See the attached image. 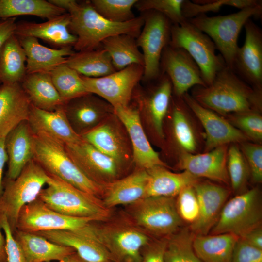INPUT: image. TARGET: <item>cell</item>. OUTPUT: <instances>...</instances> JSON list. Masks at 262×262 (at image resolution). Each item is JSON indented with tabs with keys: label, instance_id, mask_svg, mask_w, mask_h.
Segmentation results:
<instances>
[{
	"label": "cell",
	"instance_id": "obj_24",
	"mask_svg": "<svg viewBox=\"0 0 262 262\" xmlns=\"http://www.w3.org/2000/svg\"><path fill=\"white\" fill-rule=\"evenodd\" d=\"M31 105L20 83L0 85V137L27 120Z\"/></svg>",
	"mask_w": 262,
	"mask_h": 262
},
{
	"label": "cell",
	"instance_id": "obj_15",
	"mask_svg": "<svg viewBox=\"0 0 262 262\" xmlns=\"http://www.w3.org/2000/svg\"><path fill=\"white\" fill-rule=\"evenodd\" d=\"M244 27L245 40L236 53L232 69L253 89L262 94V31L251 19Z\"/></svg>",
	"mask_w": 262,
	"mask_h": 262
},
{
	"label": "cell",
	"instance_id": "obj_10",
	"mask_svg": "<svg viewBox=\"0 0 262 262\" xmlns=\"http://www.w3.org/2000/svg\"><path fill=\"white\" fill-rule=\"evenodd\" d=\"M144 24L136 40L144 61V79L156 80L161 75L160 61L164 49L169 45L171 22L164 15L149 11L143 17Z\"/></svg>",
	"mask_w": 262,
	"mask_h": 262
},
{
	"label": "cell",
	"instance_id": "obj_40",
	"mask_svg": "<svg viewBox=\"0 0 262 262\" xmlns=\"http://www.w3.org/2000/svg\"><path fill=\"white\" fill-rule=\"evenodd\" d=\"M50 74L53 83L65 103L90 93L81 75L66 63L56 67Z\"/></svg>",
	"mask_w": 262,
	"mask_h": 262
},
{
	"label": "cell",
	"instance_id": "obj_6",
	"mask_svg": "<svg viewBox=\"0 0 262 262\" xmlns=\"http://www.w3.org/2000/svg\"><path fill=\"white\" fill-rule=\"evenodd\" d=\"M48 174L33 159L14 180L7 179L0 196V214L5 215L13 233L24 206L36 199L47 184Z\"/></svg>",
	"mask_w": 262,
	"mask_h": 262
},
{
	"label": "cell",
	"instance_id": "obj_13",
	"mask_svg": "<svg viewBox=\"0 0 262 262\" xmlns=\"http://www.w3.org/2000/svg\"><path fill=\"white\" fill-rule=\"evenodd\" d=\"M134 204L133 216L135 223L152 234L171 235L178 231L182 223L174 197L149 196Z\"/></svg>",
	"mask_w": 262,
	"mask_h": 262
},
{
	"label": "cell",
	"instance_id": "obj_51",
	"mask_svg": "<svg viewBox=\"0 0 262 262\" xmlns=\"http://www.w3.org/2000/svg\"><path fill=\"white\" fill-rule=\"evenodd\" d=\"M167 239L156 242L147 247L142 257L141 262H164V252Z\"/></svg>",
	"mask_w": 262,
	"mask_h": 262
},
{
	"label": "cell",
	"instance_id": "obj_56",
	"mask_svg": "<svg viewBox=\"0 0 262 262\" xmlns=\"http://www.w3.org/2000/svg\"><path fill=\"white\" fill-rule=\"evenodd\" d=\"M0 262H7V257L5 250V239L2 234L1 228L0 226Z\"/></svg>",
	"mask_w": 262,
	"mask_h": 262
},
{
	"label": "cell",
	"instance_id": "obj_16",
	"mask_svg": "<svg viewBox=\"0 0 262 262\" xmlns=\"http://www.w3.org/2000/svg\"><path fill=\"white\" fill-rule=\"evenodd\" d=\"M161 74L169 78L175 96L182 97L195 86H206L201 70L184 49L167 45L163 50L160 61Z\"/></svg>",
	"mask_w": 262,
	"mask_h": 262
},
{
	"label": "cell",
	"instance_id": "obj_48",
	"mask_svg": "<svg viewBox=\"0 0 262 262\" xmlns=\"http://www.w3.org/2000/svg\"><path fill=\"white\" fill-rule=\"evenodd\" d=\"M241 149L253 181L261 183L262 181V147L258 144L245 142L241 143Z\"/></svg>",
	"mask_w": 262,
	"mask_h": 262
},
{
	"label": "cell",
	"instance_id": "obj_36",
	"mask_svg": "<svg viewBox=\"0 0 262 262\" xmlns=\"http://www.w3.org/2000/svg\"><path fill=\"white\" fill-rule=\"evenodd\" d=\"M66 64L80 75L90 78L104 77L116 71L103 48L75 52L67 58Z\"/></svg>",
	"mask_w": 262,
	"mask_h": 262
},
{
	"label": "cell",
	"instance_id": "obj_35",
	"mask_svg": "<svg viewBox=\"0 0 262 262\" xmlns=\"http://www.w3.org/2000/svg\"><path fill=\"white\" fill-rule=\"evenodd\" d=\"M26 55L17 37H10L0 49V82L21 83L26 75Z\"/></svg>",
	"mask_w": 262,
	"mask_h": 262
},
{
	"label": "cell",
	"instance_id": "obj_3",
	"mask_svg": "<svg viewBox=\"0 0 262 262\" xmlns=\"http://www.w3.org/2000/svg\"><path fill=\"white\" fill-rule=\"evenodd\" d=\"M47 187L38 198L48 207L61 214L103 221L110 215L109 209L95 195L80 190L58 178L48 174Z\"/></svg>",
	"mask_w": 262,
	"mask_h": 262
},
{
	"label": "cell",
	"instance_id": "obj_11",
	"mask_svg": "<svg viewBox=\"0 0 262 262\" xmlns=\"http://www.w3.org/2000/svg\"><path fill=\"white\" fill-rule=\"evenodd\" d=\"M144 66L132 64L107 76L81 77L89 93L110 104L114 109L129 105L133 91L144 75Z\"/></svg>",
	"mask_w": 262,
	"mask_h": 262
},
{
	"label": "cell",
	"instance_id": "obj_25",
	"mask_svg": "<svg viewBox=\"0 0 262 262\" xmlns=\"http://www.w3.org/2000/svg\"><path fill=\"white\" fill-rule=\"evenodd\" d=\"M26 55V72L50 73L75 52L72 47L52 49L32 37H17Z\"/></svg>",
	"mask_w": 262,
	"mask_h": 262
},
{
	"label": "cell",
	"instance_id": "obj_42",
	"mask_svg": "<svg viewBox=\"0 0 262 262\" xmlns=\"http://www.w3.org/2000/svg\"><path fill=\"white\" fill-rule=\"evenodd\" d=\"M262 4L258 0H184L182 14L185 19H190L209 12H217L223 6H229L242 9Z\"/></svg>",
	"mask_w": 262,
	"mask_h": 262
},
{
	"label": "cell",
	"instance_id": "obj_18",
	"mask_svg": "<svg viewBox=\"0 0 262 262\" xmlns=\"http://www.w3.org/2000/svg\"><path fill=\"white\" fill-rule=\"evenodd\" d=\"M64 108L71 128L80 136L115 113L110 104L91 93L69 100L65 103Z\"/></svg>",
	"mask_w": 262,
	"mask_h": 262
},
{
	"label": "cell",
	"instance_id": "obj_57",
	"mask_svg": "<svg viewBox=\"0 0 262 262\" xmlns=\"http://www.w3.org/2000/svg\"><path fill=\"white\" fill-rule=\"evenodd\" d=\"M59 262H87L81 258L77 253L74 252L66 256Z\"/></svg>",
	"mask_w": 262,
	"mask_h": 262
},
{
	"label": "cell",
	"instance_id": "obj_27",
	"mask_svg": "<svg viewBox=\"0 0 262 262\" xmlns=\"http://www.w3.org/2000/svg\"><path fill=\"white\" fill-rule=\"evenodd\" d=\"M148 175L140 169L105 186L103 202L108 208L122 204H134L145 198Z\"/></svg>",
	"mask_w": 262,
	"mask_h": 262
},
{
	"label": "cell",
	"instance_id": "obj_43",
	"mask_svg": "<svg viewBox=\"0 0 262 262\" xmlns=\"http://www.w3.org/2000/svg\"><path fill=\"white\" fill-rule=\"evenodd\" d=\"M137 0H92L95 10L107 20L115 22H125L135 18L132 8Z\"/></svg>",
	"mask_w": 262,
	"mask_h": 262
},
{
	"label": "cell",
	"instance_id": "obj_34",
	"mask_svg": "<svg viewBox=\"0 0 262 262\" xmlns=\"http://www.w3.org/2000/svg\"><path fill=\"white\" fill-rule=\"evenodd\" d=\"M158 82L144 98L142 105L150 119L156 133L164 137L163 122L172 99V85L168 77L161 74Z\"/></svg>",
	"mask_w": 262,
	"mask_h": 262
},
{
	"label": "cell",
	"instance_id": "obj_14",
	"mask_svg": "<svg viewBox=\"0 0 262 262\" xmlns=\"http://www.w3.org/2000/svg\"><path fill=\"white\" fill-rule=\"evenodd\" d=\"M65 147L74 163L93 182L105 186L119 179L122 164L82 139L65 145Z\"/></svg>",
	"mask_w": 262,
	"mask_h": 262
},
{
	"label": "cell",
	"instance_id": "obj_5",
	"mask_svg": "<svg viewBox=\"0 0 262 262\" xmlns=\"http://www.w3.org/2000/svg\"><path fill=\"white\" fill-rule=\"evenodd\" d=\"M262 14V4L244 8L225 16H209L201 14L186 20L213 40L226 66L232 69L239 48L238 38L241 29L250 17L260 18Z\"/></svg>",
	"mask_w": 262,
	"mask_h": 262
},
{
	"label": "cell",
	"instance_id": "obj_52",
	"mask_svg": "<svg viewBox=\"0 0 262 262\" xmlns=\"http://www.w3.org/2000/svg\"><path fill=\"white\" fill-rule=\"evenodd\" d=\"M16 17L0 19V49L4 42L15 33Z\"/></svg>",
	"mask_w": 262,
	"mask_h": 262
},
{
	"label": "cell",
	"instance_id": "obj_8",
	"mask_svg": "<svg viewBox=\"0 0 262 262\" xmlns=\"http://www.w3.org/2000/svg\"><path fill=\"white\" fill-rule=\"evenodd\" d=\"M261 194L257 188L241 193L226 202L211 234L230 233L239 238L261 226Z\"/></svg>",
	"mask_w": 262,
	"mask_h": 262
},
{
	"label": "cell",
	"instance_id": "obj_9",
	"mask_svg": "<svg viewBox=\"0 0 262 262\" xmlns=\"http://www.w3.org/2000/svg\"><path fill=\"white\" fill-rule=\"evenodd\" d=\"M92 222L94 221L89 218L72 217L59 213L37 198L21 209L16 230L31 233L66 230L87 236Z\"/></svg>",
	"mask_w": 262,
	"mask_h": 262
},
{
	"label": "cell",
	"instance_id": "obj_30",
	"mask_svg": "<svg viewBox=\"0 0 262 262\" xmlns=\"http://www.w3.org/2000/svg\"><path fill=\"white\" fill-rule=\"evenodd\" d=\"M14 235L27 262L60 261L75 252L70 247L54 243L34 233L16 230Z\"/></svg>",
	"mask_w": 262,
	"mask_h": 262
},
{
	"label": "cell",
	"instance_id": "obj_26",
	"mask_svg": "<svg viewBox=\"0 0 262 262\" xmlns=\"http://www.w3.org/2000/svg\"><path fill=\"white\" fill-rule=\"evenodd\" d=\"M33 136L27 121L20 123L6 136L8 156L7 179L14 180L33 159Z\"/></svg>",
	"mask_w": 262,
	"mask_h": 262
},
{
	"label": "cell",
	"instance_id": "obj_31",
	"mask_svg": "<svg viewBox=\"0 0 262 262\" xmlns=\"http://www.w3.org/2000/svg\"><path fill=\"white\" fill-rule=\"evenodd\" d=\"M166 167L158 166L146 170L148 175L145 197L166 196L174 197L184 188L193 185L198 178L187 171L174 173Z\"/></svg>",
	"mask_w": 262,
	"mask_h": 262
},
{
	"label": "cell",
	"instance_id": "obj_4",
	"mask_svg": "<svg viewBox=\"0 0 262 262\" xmlns=\"http://www.w3.org/2000/svg\"><path fill=\"white\" fill-rule=\"evenodd\" d=\"M33 159L48 174L77 189L103 196L105 186L87 178L67 154L65 145L44 134H33Z\"/></svg>",
	"mask_w": 262,
	"mask_h": 262
},
{
	"label": "cell",
	"instance_id": "obj_7",
	"mask_svg": "<svg viewBox=\"0 0 262 262\" xmlns=\"http://www.w3.org/2000/svg\"><path fill=\"white\" fill-rule=\"evenodd\" d=\"M169 45L182 48L189 54L199 67L206 86L211 84L217 73L226 66L222 56L215 53L213 40L186 19L172 24Z\"/></svg>",
	"mask_w": 262,
	"mask_h": 262
},
{
	"label": "cell",
	"instance_id": "obj_37",
	"mask_svg": "<svg viewBox=\"0 0 262 262\" xmlns=\"http://www.w3.org/2000/svg\"><path fill=\"white\" fill-rule=\"evenodd\" d=\"M109 54L116 71L132 64L144 66V57L138 49L135 38L127 34L109 37L101 44Z\"/></svg>",
	"mask_w": 262,
	"mask_h": 262
},
{
	"label": "cell",
	"instance_id": "obj_53",
	"mask_svg": "<svg viewBox=\"0 0 262 262\" xmlns=\"http://www.w3.org/2000/svg\"><path fill=\"white\" fill-rule=\"evenodd\" d=\"M240 238L248 244L262 250V229L261 226L248 232Z\"/></svg>",
	"mask_w": 262,
	"mask_h": 262
},
{
	"label": "cell",
	"instance_id": "obj_20",
	"mask_svg": "<svg viewBox=\"0 0 262 262\" xmlns=\"http://www.w3.org/2000/svg\"><path fill=\"white\" fill-rule=\"evenodd\" d=\"M199 204L197 220L190 225L196 235H207L216 223L229 195L225 187L213 183L197 181L193 185Z\"/></svg>",
	"mask_w": 262,
	"mask_h": 262
},
{
	"label": "cell",
	"instance_id": "obj_22",
	"mask_svg": "<svg viewBox=\"0 0 262 262\" xmlns=\"http://www.w3.org/2000/svg\"><path fill=\"white\" fill-rule=\"evenodd\" d=\"M227 153L226 145L202 154L183 152L179 165L183 171L197 178H205L228 184L229 180L227 166Z\"/></svg>",
	"mask_w": 262,
	"mask_h": 262
},
{
	"label": "cell",
	"instance_id": "obj_28",
	"mask_svg": "<svg viewBox=\"0 0 262 262\" xmlns=\"http://www.w3.org/2000/svg\"><path fill=\"white\" fill-rule=\"evenodd\" d=\"M109 117L81 136L101 152L123 164L129 156L128 147L118 128L109 119Z\"/></svg>",
	"mask_w": 262,
	"mask_h": 262
},
{
	"label": "cell",
	"instance_id": "obj_33",
	"mask_svg": "<svg viewBox=\"0 0 262 262\" xmlns=\"http://www.w3.org/2000/svg\"><path fill=\"white\" fill-rule=\"evenodd\" d=\"M238 239L230 233L196 235L193 246L202 262H230Z\"/></svg>",
	"mask_w": 262,
	"mask_h": 262
},
{
	"label": "cell",
	"instance_id": "obj_32",
	"mask_svg": "<svg viewBox=\"0 0 262 262\" xmlns=\"http://www.w3.org/2000/svg\"><path fill=\"white\" fill-rule=\"evenodd\" d=\"M20 84L31 104L37 108L52 111L65 104L50 73L27 74Z\"/></svg>",
	"mask_w": 262,
	"mask_h": 262
},
{
	"label": "cell",
	"instance_id": "obj_44",
	"mask_svg": "<svg viewBox=\"0 0 262 262\" xmlns=\"http://www.w3.org/2000/svg\"><path fill=\"white\" fill-rule=\"evenodd\" d=\"M227 166L232 189L240 191L246 184L249 170L243 153L235 145L228 149Z\"/></svg>",
	"mask_w": 262,
	"mask_h": 262
},
{
	"label": "cell",
	"instance_id": "obj_47",
	"mask_svg": "<svg viewBox=\"0 0 262 262\" xmlns=\"http://www.w3.org/2000/svg\"><path fill=\"white\" fill-rule=\"evenodd\" d=\"M233 125L248 138L260 141L262 139V117L258 110L233 114Z\"/></svg>",
	"mask_w": 262,
	"mask_h": 262
},
{
	"label": "cell",
	"instance_id": "obj_38",
	"mask_svg": "<svg viewBox=\"0 0 262 262\" xmlns=\"http://www.w3.org/2000/svg\"><path fill=\"white\" fill-rule=\"evenodd\" d=\"M65 13L48 0H0V19L30 15L49 20Z\"/></svg>",
	"mask_w": 262,
	"mask_h": 262
},
{
	"label": "cell",
	"instance_id": "obj_17",
	"mask_svg": "<svg viewBox=\"0 0 262 262\" xmlns=\"http://www.w3.org/2000/svg\"><path fill=\"white\" fill-rule=\"evenodd\" d=\"M182 98L205 130V152L230 143H242L248 139L232 123L215 112L201 105L188 92Z\"/></svg>",
	"mask_w": 262,
	"mask_h": 262
},
{
	"label": "cell",
	"instance_id": "obj_21",
	"mask_svg": "<svg viewBox=\"0 0 262 262\" xmlns=\"http://www.w3.org/2000/svg\"><path fill=\"white\" fill-rule=\"evenodd\" d=\"M70 22L67 12L42 23L20 21L16 22L14 34L40 39L58 49L73 48L77 38L69 30Z\"/></svg>",
	"mask_w": 262,
	"mask_h": 262
},
{
	"label": "cell",
	"instance_id": "obj_58",
	"mask_svg": "<svg viewBox=\"0 0 262 262\" xmlns=\"http://www.w3.org/2000/svg\"><path fill=\"white\" fill-rule=\"evenodd\" d=\"M1 84V83L0 82V85Z\"/></svg>",
	"mask_w": 262,
	"mask_h": 262
},
{
	"label": "cell",
	"instance_id": "obj_1",
	"mask_svg": "<svg viewBox=\"0 0 262 262\" xmlns=\"http://www.w3.org/2000/svg\"><path fill=\"white\" fill-rule=\"evenodd\" d=\"M191 96L201 105L222 115L261 108L262 94L226 66L217 73L211 84L193 87Z\"/></svg>",
	"mask_w": 262,
	"mask_h": 262
},
{
	"label": "cell",
	"instance_id": "obj_49",
	"mask_svg": "<svg viewBox=\"0 0 262 262\" xmlns=\"http://www.w3.org/2000/svg\"><path fill=\"white\" fill-rule=\"evenodd\" d=\"M0 226L5 234L7 262H27L23 251L15 238L6 217L2 214H0Z\"/></svg>",
	"mask_w": 262,
	"mask_h": 262
},
{
	"label": "cell",
	"instance_id": "obj_50",
	"mask_svg": "<svg viewBox=\"0 0 262 262\" xmlns=\"http://www.w3.org/2000/svg\"><path fill=\"white\" fill-rule=\"evenodd\" d=\"M230 262H262V250L256 248L239 238Z\"/></svg>",
	"mask_w": 262,
	"mask_h": 262
},
{
	"label": "cell",
	"instance_id": "obj_55",
	"mask_svg": "<svg viewBox=\"0 0 262 262\" xmlns=\"http://www.w3.org/2000/svg\"><path fill=\"white\" fill-rule=\"evenodd\" d=\"M48 1L67 13L78 3L77 1L74 0H48Z\"/></svg>",
	"mask_w": 262,
	"mask_h": 262
},
{
	"label": "cell",
	"instance_id": "obj_12",
	"mask_svg": "<svg viewBox=\"0 0 262 262\" xmlns=\"http://www.w3.org/2000/svg\"><path fill=\"white\" fill-rule=\"evenodd\" d=\"M92 238L118 262H141V250L149 243V237L143 231L127 226L94 225Z\"/></svg>",
	"mask_w": 262,
	"mask_h": 262
},
{
	"label": "cell",
	"instance_id": "obj_2",
	"mask_svg": "<svg viewBox=\"0 0 262 262\" xmlns=\"http://www.w3.org/2000/svg\"><path fill=\"white\" fill-rule=\"evenodd\" d=\"M68 13L69 30L77 38L73 49L77 52L98 49L104 39L115 35L137 38L144 24L143 17L121 23L109 21L95 10L90 1L78 2Z\"/></svg>",
	"mask_w": 262,
	"mask_h": 262
},
{
	"label": "cell",
	"instance_id": "obj_45",
	"mask_svg": "<svg viewBox=\"0 0 262 262\" xmlns=\"http://www.w3.org/2000/svg\"><path fill=\"white\" fill-rule=\"evenodd\" d=\"M184 0H138L135 6L141 11H154L166 17L173 24H180L185 19L182 14Z\"/></svg>",
	"mask_w": 262,
	"mask_h": 262
},
{
	"label": "cell",
	"instance_id": "obj_19",
	"mask_svg": "<svg viewBox=\"0 0 262 262\" xmlns=\"http://www.w3.org/2000/svg\"><path fill=\"white\" fill-rule=\"evenodd\" d=\"M114 111L130 139L135 164L145 170L158 166L166 167L149 143L141 124L139 111L129 105L116 108Z\"/></svg>",
	"mask_w": 262,
	"mask_h": 262
},
{
	"label": "cell",
	"instance_id": "obj_39",
	"mask_svg": "<svg viewBox=\"0 0 262 262\" xmlns=\"http://www.w3.org/2000/svg\"><path fill=\"white\" fill-rule=\"evenodd\" d=\"M174 102L172 129L175 139L183 152L193 153L196 149V140L186 112L188 106L182 97Z\"/></svg>",
	"mask_w": 262,
	"mask_h": 262
},
{
	"label": "cell",
	"instance_id": "obj_29",
	"mask_svg": "<svg viewBox=\"0 0 262 262\" xmlns=\"http://www.w3.org/2000/svg\"><path fill=\"white\" fill-rule=\"evenodd\" d=\"M54 243L70 247L87 262H109L112 257L98 241L79 233L66 230L34 233Z\"/></svg>",
	"mask_w": 262,
	"mask_h": 262
},
{
	"label": "cell",
	"instance_id": "obj_46",
	"mask_svg": "<svg viewBox=\"0 0 262 262\" xmlns=\"http://www.w3.org/2000/svg\"><path fill=\"white\" fill-rule=\"evenodd\" d=\"M177 196L176 205L180 218L190 225L193 224L199 214L198 201L193 185L184 188Z\"/></svg>",
	"mask_w": 262,
	"mask_h": 262
},
{
	"label": "cell",
	"instance_id": "obj_23",
	"mask_svg": "<svg viewBox=\"0 0 262 262\" xmlns=\"http://www.w3.org/2000/svg\"><path fill=\"white\" fill-rule=\"evenodd\" d=\"M33 134H44L66 145L82 140L71 128L64 106L49 111L31 105L27 120Z\"/></svg>",
	"mask_w": 262,
	"mask_h": 262
},
{
	"label": "cell",
	"instance_id": "obj_54",
	"mask_svg": "<svg viewBox=\"0 0 262 262\" xmlns=\"http://www.w3.org/2000/svg\"><path fill=\"white\" fill-rule=\"evenodd\" d=\"M6 137H0V196L3 190L2 175L5 163L8 161V156L5 147Z\"/></svg>",
	"mask_w": 262,
	"mask_h": 262
},
{
	"label": "cell",
	"instance_id": "obj_41",
	"mask_svg": "<svg viewBox=\"0 0 262 262\" xmlns=\"http://www.w3.org/2000/svg\"><path fill=\"white\" fill-rule=\"evenodd\" d=\"M194 236L187 228L172 234L167 240L164 262H202L193 248Z\"/></svg>",
	"mask_w": 262,
	"mask_h": 262
}]
</instances>
